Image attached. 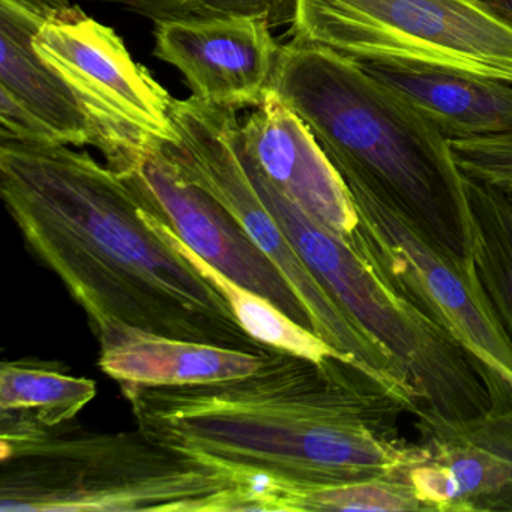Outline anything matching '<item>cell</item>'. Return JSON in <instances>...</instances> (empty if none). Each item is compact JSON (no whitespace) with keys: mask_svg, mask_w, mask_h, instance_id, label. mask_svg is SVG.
Masks as SVG:
<instances>
[{"mask_svg":"<svg viewBox=\"0 0 512 512\" xmlns=\"http://www.w3.org/2000/svg\"><path fill=\"white\" fill-rule=\"evenodd\" d=\"M2 512L274 511L266 476L164 445L137 428L50 427L0 413Z\"/></svg>","mask_w":512,"mask_h":512,"instance_id":"obj_4","label":"cell"},{"mask_svg":"<svg viewBox=\"0 0 512 512\" xmlns=\"http://www.w3.org/2000/svg\"><path fill=\"white\" fill-rule=\"evenodd\" d=\"M290 37L353 61L437 65L512 83V29L475 0H295Z\"/></svg>","mask_w":512,"mask_h":512,"instance_id":"obj_8","label":"cell"},{"mask_svg":"<svg viewBox=\"0 0 512 512\" xmlns=\"http://www.w3.org/2000/svg\"><path fill=\"white\" fill-rule=\"evenodd\" d=\"M358 214L352 247L392 290L463 350L490 395V412L512 410V343L475 262L452 256L397 206L356 178H343Z\"/></svg>","mask_w":512,"mask_h":512,"instance_id":"obj_6","label":"cell"},{"mask_svg":"<svg viewBox=\"0 0 512 512\" xmlns=\"http://www.w3.org/2000/svg\"><path fill=\"white\" fill-rule=\"evenodd\" d=\"M269 88L307 124L341 178L364 182L443 250L473 262L466 176L433 122L358 62L316 44L281 46Z\"/></svg>","mask_w":512,"mask_h":512,"instance_id":"obj_3","label":"cell"},{"mask_svg":"<svg viewBox=\"0 0 512 512\" xmlns=\"http://www.w3.org/2000/svg\"><path fill=\"white\" fill-rule=\"evenodd\" d=\"M140 16L157 23L194 16L193 0H116Z\"/></svg>","mask_w":512,"mask_h":512,"instance_id":"obj_24","label":"cell"},{"mask_svg":"<svg viewBox=\"0 0 512 512\" xmlns=\"http://www.w3.org/2000/svg\"><path fill=\"white\" fill-rule=\"evenodd\" d=\"M254 187L287 238L344 313L397 362L418 412L452 422L490 410V395L463 350L415 305L389 287L355 248L281 193L247 155Z\"/></svg>","mask_w":512,"mask_h":512,"instance_id":"obj_5","label":"cell"},{"mask_svg":"<svg viewBox=\"0 0 512 512\" xmlns=\"http://www.w3.org/2000/svg\"><path fill=\"white\" fill-rule=\"evenodd\" d=\"M500 188H503V190H505L506 193H508V196L511 197V199H512V185H508V187H500Z\"/></svg>","mask_w":512,"mask_h":512,"instance_id":"obj_27","label":"cell"},{"mask_svg":"<svg viewBox=\"0 0 512 512\" xmlns=\"http://www.w3.org/2000/svg\"><path fill=\"white\" fill-rule=\"evenodd\" d=\"M53 8L43 0H0V91L16 98L67 146H97L82 104L38 55L35 35Z\"/></svg>","mask_w":512,"mask_h":512,"instance_id":"obj_15","label":"cell"},{"mask_svg":"<svg viewBox=\"0 0 512 512\" xmlns=\"http://www.w3.org/2000/svg\"><path fill=\"white\" fill-rule=\"evenodd\" d=\"M95 397L94 380L50 362L20 359L0 367V410H23L50 427L73 421Z\"/></svg>","mask_w":512,"mask_h":512,"instance_id":"obj_19","label":"cell"},{"mask_svg":"<svg viewBox=\"0 0 512 512\" xmlns=\"http://www.w3.org/2000/svg\"><path fill=\"white\" fill-rule=\"evenodd\" d=\"M34 47L82 104L97 137L95 148L112 169L122 172L145 152L179 142L175 98L134 61L110 26L73 5L53 8Z\"/></svg>","mask_w":512,"mask_h":512,"instance_id":"obj_9","label":"cell"},{"mask_svg":"<svg viewBox=\"0 0 512 512\" xmlns=\"http://www.w3.org/2000/svg\"><path fill=\"white\" fill-rule=\"evenodd\" d=\"M0 137L28 145H62L44 122L5 91H0Z\"/></svg>","mask_w":512,"mask_h":512,"instance_id":"obj_23","label":"cell"},{"mask_svg":"<svg viewBox=\"0 0 512 512\" xmlns=\"http://www.w3.org/2000/svg\"><path fill=\"white\" fill-rule=\"evenodd\" d=\"M295 0H193V14L199 17L256 19L274 26L292 25Z\"/></svg>","mask_w":512,"mask_h":512,"instance_id":"obj_22","label":"cell"},{"mask_svg":"<svg viewBox=\"0 0 512 512\" xmlns=\"http://www.w3.org/2000/svg\"><path fill=\"white\" fill-rule=\"evenodd\" d=\"M464 185L476 272L512 343V199L503 188L469 176Z\"/></svg>","mask_w":512,"mask_h":512,"instance_id":"obj_17","label":"cell"},{"mask_svg":"<svg viewBox=\"0 0 512 512\" xmlns=\"http://www.w3.org/2000/svg\"><path fill=\"white\" fill-rule=\"evenodd\" d=\"M449 143L464 175L497 187L512 185V133Z\"/></svg>","mask_w":512,"mask_h":512,"instance_id":"obj_21","label":"cell"},{"mask_svg":"<svg viewBox=\"0 0 512 512\" xmlns=\"http://www.w3.org/2000/svg\"><path fill=\"white\" fill-rule=\"evenodd\" d=\"M173 239H175L179 250L199 269L200 274L223 293L224 298L229 301L230 308L238 319L239 325L257 343L314 362H322L328 358H340L356 364L349 356L338 352L335 347L322 340L319 335L287 316L274 302L235 283L232 278L209 265L206 260L197 256L175 232H173Z\"/></svg>","mask_w":512,"mask_h":512,"instance_id":"obj_18","label":"cell"},{"mask_svg":"<svg viewBox=\"0 0 512 512\" xmlns=\"http://www.w3.org/2000/svg\"><path fill=\"white\" fill-rule=\"evenodd\" d=\"M137 428L157 442L274 482L283 511L290 490L362 479H404L425 460L401 437L413 392L340 358L310 361L272 349L248 376L187 386L121 383Z\"/></svg>","mask_w":512,"mask_h":512,"instance_id":"obj_2","label":"cell"},{"mask_svg":"<svg viewBox=\"0 0 512 512\" xmlns=\"http://www.w3.org/2000/svg\"><path fill=\"white\" fill-rule=\"evenodd\" d=\"M280 50L263 20L191 16L155 29L154 55L182 74L194 98L224 109L263 103Z\"/></svg>","mask_w":512,"mask_h":512,"instance_id":"obj_12","label":"cell"},{"mask_svg":"<svg viewBox=\"0 0 512 512\" xmlns=\"http://www.w3.org/2000/svg\"><path fill=\"white\" fill-rule=\"evenodd\" d=\"M176 145L161 148L176 172L217 200L274 262L310 316L314 334L389 385L413 391L391 355L362 331L302 262L254 187L236 110L191 95L175 100Z\"/></svg>","mask_w":512,"mask_h":512,"instance_id":"obj_7","label":"cell"},{"mask_svg":"<svg viewBox=\"0 0 512 512\" xmlns=\"http://www.w3.org/2000/svg\"><path fill=\"white\" fill-rule=\"evenodd\" d=\"M122 173L197 256L313 331L310 316L280 269L217 200L176 172L161 149L140 155Z\"/></svg>","mask_w":512,"mask_h":512,"instance_id":"obj_10","label":"cell"},{"mask_svg":"<svg viewBox=\"0 0 512 512\" xmlns=\"http://www.w3.org/2000/svg\"><path fill=\"white\" fill-rule=\"evenodd\" d=\"M283 511L413 512L425 506L406 479L382 476L287 491Z\"/></svg>","mask_w":512,"mask_h":512,"instance_id":"obj_20","label":"cell"},{"mask_svg":"<svg viewBox=\"0 0 512 512\" xmlns=\"http://www.w3.org/2000/svg\"><path fill=\"white\" fill-rule=\"evenodd\" d=\"M490 16L512 29V0H475Z\"/></svg>","mask_w":512,"mask_h":512,"instance_id":"obj_25","label":"cell"},{"mask_svg":"<svg viewBox=\"0 0 512 512\" xmlns=\"http://www.w3.org/2000/svg\"><path fill=\"white\" fill-rule=\"evenodd\" d=\"M242 140L271 184L352 245L359 220L346 182L307 124L271 88L242 122Z\"/></svg>","mask_w":512,"mask_h":512,"instance_id":"obj_13","label":"cell"},{"mask_svg":"<svg viewBox=\"0 0 512 512\" xmlns=\"http://www.w3.org/2000/svg\"><path fill=\"white\" fill-rule=\"evenodd\" d=\"M356 62L449 140L512 133V83L415 62Z\"/></svg>","mask_w":512,"mask_h":512,"instance_id":"obj_14","label":"cell"},{"mask_svg":"<svg viewBox=\"0 0 512 512\" xmlns=\"http://www.w3.org/2000/svg\"><path fill=\"white\" fill-rule=\"evenodd\" d=\"M415 415L425 460L404 479L425 511H512V412L466 422Z\"/></svg>","mask_w":512,"mask_h":512,"instance_id":"obj_11","label":"cell"},{"mask_svg":"<svg viewBox=\"0 0 512 512\" xmlns=\"http://www.w3.org/2000/svg\"><path fill=\"white\" fill-rule=\"evenodd\" d=\"M247 352L160 335L131 334L100 349L101 371L119 383L187 386L248 376L262 367L269 352Z\"/></svg>","mask_w":512,"mask_h":512,"instance_id":"obj_16","label":"cell"},{"mask_svg":"<svg viewBox=\"0 0 512 512\" xmlns=\"http://www.w3.org/2000/svg\"><path fill=\"white\" fill-rule=\"evenodd\" d=\"M43 2L56 10L71 7L70 0H43Z\"/></svg>","mask_w":512,"mask_h":512,"instance_id":"obj_26","label":"cell"},{"mask_svg":"<svg viewBox=\"0 0 512 512\" xmlns=\"http://www.w3.org/2000/svg\"><path fill=\"white\" fill-rule=\"evenodd\" d=\"M0 194L29 253L88 316L100 349L131 334L263 353L125 173L67 145L2 140Z\"/></svg>","mask_w":512,"mask_h":512,"instance_id":"obj_1","label":"cell"}]
</instances>
